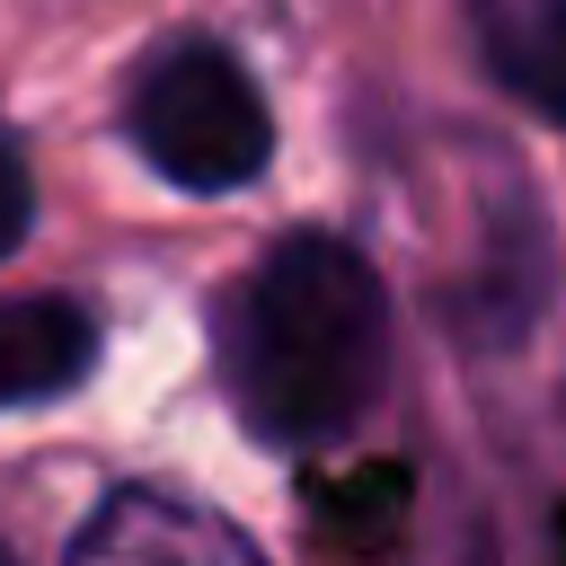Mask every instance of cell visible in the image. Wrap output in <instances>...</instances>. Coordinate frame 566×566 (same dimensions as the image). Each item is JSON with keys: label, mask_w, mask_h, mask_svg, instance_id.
Segmentation results:
<instances>
[{"label": "cell", "mask_w": 566, "mask_h": 566, "mask_svg": "<svg viewBox=\"0 0 566 566\" xmlns=\"http://www.w3.org/2000/svg\"><path fill=\"white\" fill-rule=\"evenodd\" d=\"M212 345L239 424L274 451H310L371 416L389 380V292L363 248L292 230L230 283Z\"/></svg>", "instance_id": "cell-1"}, {"label": "cell", "mask_w": 566, "mask_h": 566, "mask_svg": "<svg viewBox=\"0 0 566 566\" xmlns=\"http://www.w3.org/2000/svg\"><path fill=\"white\" fill-rule=\"evenodd\" d=\"M124 133L133 150L186 186V195H239L248 177H265L274 159V115L265 88L248 80V62L212 35H177L159 44L133 88H124Z\"/></svg>", "instance_id": "cell-2"}, {"label": "cell", "mask_w": 566, "mask_h": 566, "mask_svg": "<svg viewBox=\"0 0 566 566\" xmlns=\"http://www.w3.org/2000/svg\"><path fill=\"white\" fill-rule=\"evenodd\" d=\"M27 212H35V177H27V150L0 133V256L27 239Z\"/></svg>", "instance_id": "cell-6"}, {"label": "cell", "mask_w": 566, "mask_h": 566, "mask_svg": "<svg viewBox=\"0 0 566 566\" xmlns=\"http://www.w3.org/2000/svg\"><path fill=\"white\" fill-rule=\"evenodd\" d=\"M469 44L513 106L566 133V0H469Z\"/></svg>", "instance_id": "cell-4"}, {"label": "cell", "mask_w": 566, "mask_h": 566, "mask_svg": "<svg viewBox=\"0 0 566 566\" xmlns=\"http://www.w3.org/2000/svg\"><path fill=\"white\" fill-rule=\"evenodd\" d=\"M71 566H265V557L212 504H186L168 486H115L71 539Z\"/></svg>", "instance_id": "cell-3"}, {"label": "cell", "mask_w": 566, "mask_h": 566, "mask_svg": "<svg viewBox=\"0 0 566 566\" xmlns=\"http://www.w3.org/2000/svg\"><path fill=\"white\" fill-rule=\"evenodd\" d=\"M0 566H18V557H9V548H0Z\"/></svg>", "instance_id": "cell-7"}, {"label": "cell", "mask_w": 566, "mask_h": 566, "mask_svg": "<svg viewBox=\"0 0 566 566\" xmlns=\"http://www.w3.org/2000/svg\"><path fill=\"white\" fill-rule=\"evenodd\" d=\"M97 363V318L80 301H0V407H44L80 389Z\"/></svg>", "instance_id": "cell-5"}]
</instances>
